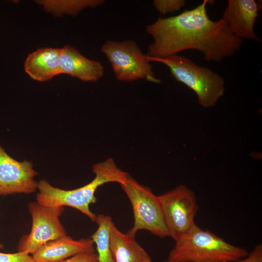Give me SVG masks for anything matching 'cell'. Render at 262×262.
<instances>
[{
	"label": "cell",
	"instance_id": "obj_8",
	"mask_svg": "<svg viewBox=\"0 0 262 262\" xmlns=\"http://www.w3.org/2000/svg\"><path fill=\"white\" fill-rule=\"evenodd\" d=\"M28 210L32 219L31 230L21 237L18 252L33 255L46 243L67 235L59 219L64 207L47 206L34 201L29 203Z\"/></svg>",
	"mask_w": 262,
	"mask_h": 262
},
{
	"label": "cell",
	"instance_id": "obj_17",
	"mask_svg": "<svg viewBox=\"0 0 262 262\" xmlns=\"http://www.w3.org/2000/svg\"><path fill=\"white\" fill-rule=\"evenodd\" d=\"M186 4L184 0H154L153 5L160 14L165 15L180 10Z\"/></svg>",
	"mask_w": 262,
	"mask_h": 262
},
{
	"label": "cell",
	"instance_id": "obj_6",
	"mask_svg": "<svg viewBox=\"0 0 262 262\" xmlns=\"http://www.w3.org/2000/svg\"><path fill=\"white\" fill-rule=\"evenodd\" d=\"M120 186L133 211V225L128 232L135 236L138 230L144 229L161 238L168 237L158 196L130 175Z\"/></svg>",
	"mask_w": 262,
	"mask_h": 262
},
{
	"label": "cell",
	"instance_id": "obj_3",
	"mask_svg": "<svg viewBox=\"0 0 262 262\" xmlns=\"http://www.w3.org/2000/svg\"><path fill=\"white\" fill-rule=\"evenodd\" d=\"M248 253L246 248L231 245L195 224L175 241L164 262H234Z\"/></svg>",
	"mask_w": 262,
	"mask_h": 262
},
{
	"label": "cell",
	"instance_id": "obj_2",
	"mask_svg": "<svg viewBox=\"0 0 262 262\" xmlns=\"http://www.w3.org/2000/svg\"><path fill=\"white\" fill-rule=\"evenodd\" d=\"M94 179L78 188L64 190L55 187L46 180L38 182L36 201L50 207L68 206L73 208L95 222L97 215L91 211L89 205L97 201L95 194L101 185L109 182L120 185L127 180L129 174L120 169L112 158L94 164Z\"/></svg>",
	"mask_w": 262,
	"mask_h": 262
},
{
	"label": "cell",
	"instance_id": "obj_12",
	"mask_svg": "<svg viewBox=\"0 0 262 262\" xmlns=\"http://www.w3.org/2000/svg\"><path fill=\"white\" fill-rule=\"evenodd\" d=\"M95 251L91 238L74 240L66 235L46 243L32 256L36 262H59L76 255Z\"/></svg>",
	"mask_w": 262,
	"mask_h": 262
},
{
	"label": "cell",
	"instance_id": "obj_18",
	"mask_svg": "<svg viewBox=\"0 0 262 262\" xmlns=\"http://www.w3.org/2000/svg\"><path fill=\"white\" fill-rule=\"evenodd\" d=\"M0 262H36L32 256L24 252L14 253L0 252Z\"/></svg>",
	"mask_w": 262,
	"mask_h": 262
},
{
	"label": "cell",
	"instance_id": "obj_9",
	"mask_svg": "<svg viewBox=\"0 0 262 262\" xmlns=\"http://www.w3.org/2000/svg\"><path fill=\"white\" fill-rule=\"evenodd\" d=\"M36 175L32 162L15 160L0 144V195L34 192L38 184L34 179Z\"/></svg>",
	"mask_w": 262,
	"mask_h": 262
},
{
	"label": "cell",
	"instance_id": "obj_14",
	"mask_svg": "<svg viewBox=\"0 0 262 262\" xmlns=\"http://www.w3.org/2000/svg\"><path fill=\"white\" fill-rule=\"evenodd\" d=\"M135 237L128 232H122L112 224L110 245L115 262H152L150 256Z\"/></svg>",
	"mask_w": 262,
	"mask_h": 262
},
{
	"label": "cell",
	"instance_id": "obj_13",
	"mask_svg": "<svg viewBox=\"0 0 262 262\" xmlns=\"http://www.w3.org/2000/svg\"><path fill=\"white\" fill-rule=\"evenodd\" d=\"M61 49L45 48L31 53L24 64L25 72L33 80L44 82L61 74Z\"/></svg>",
	"mask_w": 262,
	"mask_h": 262
},
{
	"label": "cell",
	"instance_id": "obj_7",
	"mask_svg": "<svg viewBox=\"0 0 262 262\" xmlns=\"http://www.w3.org/2000/svg\"><path fill=\"white\" fill-rule=\"evenodd\" d=\"M158 197L168 235L175 242L196 224L195 218L198 210L196 195L180 184Z\"/></svg>",
	"mask_w": 262,
	"mask_h": 262
},
{
	"label": "cell",
	"instance_id": "obj_4",
	"mask_svg": "<svg viewBox=\"0 0 262 262\" xmlns=\"http://www.w3.org/2000/svg\"><path fill=\"white\" fill-rule=\"evenodd\" d=\"M149 62L162 63L168 67L173 77L192 90L204 108L214 106L224 94L223 78L208 67L197 65L185 56L175 54L164 58L147 55Z\"/></svg>",
	"mask_w": 262,
	"mask_h": 262
},
{
	"label": "cell",
	"instance_id": "obj_21",
	"mask_svg": "<svg viewBox=\"0 0 262 262\" xmlns=\"http://www.w3.org/2000/svg\"><path fill=\"white\" fill-rule=\"evenodd\" d=\"M3 248V246L2 244L0 243V249Z\"/></svg>",
	"mask_w": 262,
	"mask_h": 262
},
{
	"label": "cell",
	"instance_id": "obj_11",
	"mask_svg": "<svg viewBox=\"0 0 262 262\" xmlns=\"http://www.w3.org/2000/svg\"><path fill=\"white\" fill-rule=\"evenodd\" d=\"M60 65L61 74H67L85 82H97L104 73L100 62L86 58L70 45L61 49Z\"/></svg>",
	"mask_w": 262,
	"mask_h": 262
},
{
	"label": "cell",
	"instance_id": "obj_1",
	"mask_svg": "<svg viewBox=\"0 0 262 262\" xmlns=\"http://www.w3.org/2000/svg\"><path fill=\"white\" fill-rule=\"evenodd\" d=\"M204 0L195 8L174 16H161L146 27L153 42L147 55L164 58L180 51L193 49L203 54L206 61L220 62L232 56L241 47L242 39L236 37L221 19L209 17Z\"/></svg>",
	"mask_w": 262,
	"mask_h": 262
},
{
	"label": "cell",
	"instance_id": "obj_10",
	"mask_svg": "<svg viewBox=\"0 0 262 262\" xmlns=\"http://www.w3.org/2000/svg\"><path fill=\"white\" fill-rule=\"evenodd\" d=\"M260 9L255 0H229L221 18L236 37L260 41L254 32Z\"/></svg>",
	"mask_w": 262,
	"mask_h": 262
},
{
	"label": "cell",
	"instance_id": "obj_15",
	"mask_svg": "<svg viewBox=\"0 0 262 262\" xmlns=\"http://www.w3.org/2000/svg\"><path fill=\"white\" fill-rule=\"evenodd\" d=\"M95 222L98 227L91 238L96 246L98 262H115L110 245L112 217L108 215H97Z\"/></svg>",
	"mask_w": 262,
	"mask_h": 262
},
{
	"label": "cell",
	"instance_id": "obj_20",
	"mask_svg": "<svg viewBox=\"0 0 262 262\" xmlns=\"http://www.w3.org/2000/svg\"><path fill=\"white\" fill-rule=\"evenodd\" d=\"M59 262H98V255L96 252L82 253Z\"/></svg>",
	"mask_w": 262,
	"mask_h": 262
},
{
	"label": "cell",
	"instance_id": "obj_22",
	"mask_svg": "<svg viewBox=\"0 0 262 262\" xmlns=\"http://www.w3.org/2000/svg\"><path fill=\"white\" fill-rule=\"evenodd\" d=\"M162 262H164V261H163Z\"/></svg>",
	"mask_w": 262,
	"mask_h": 262
},
{
	"label": "cell",
	"instance_id": "obj_19",
	"mask_svg": "<svg viewBox=\"0 0 262 262\" xmlns=\"http://www.w3.org/2000/svg\"><path fill=\"white\" fill-rule=\"evenodd\" d=\"M234 262H262V245L258 244L246 257Z\"/></svg>",
	"mask_w": 262,
	"mask_h": 262
},
{
	"label": "cell",
	"instance_id": "obj_16",
	"mask_svg": "<svg viewBox=\"0 0 262 262\" xmlns=\"http://www.w3.org/2000/svg\"><path fill=\"white\" fill-rule=\"evenodd\" d=\"M47 12L57 16L75 15L85 8L103 4V0H41L36 1Z\"/></svg>",
	"mask_w": 262,
	"mask_h": 262
},
{
	"label": "cell",
	"instance_id": "obj_5",
	"mask_svg": "<svg viewBox=\"0 0 262 262\" xmlns=\"http://www.w3.org/2000/svg\"><path fill=\"white\" fill-rule=\"evenodd\" d=\"M108 60L115 78L119 81L138 80L161 83L152 70V66L136 42L131 40H107L101 48Z\"/></svg>",
	"mask_w": 262,
	"mask_h": 262
}]
</instances>
